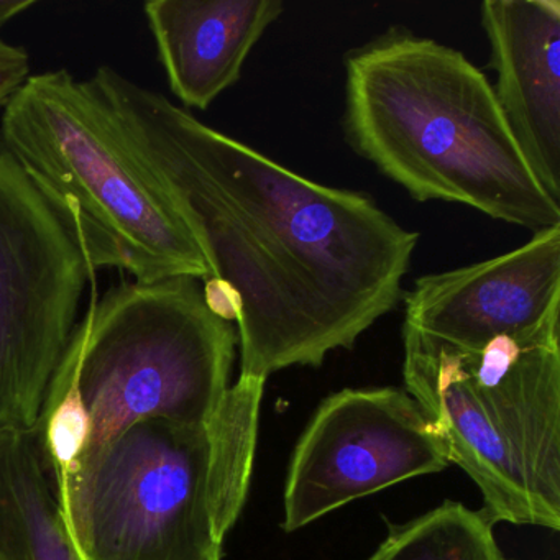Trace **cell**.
Returning <instances> with one entry per match:
<instances>
[{
	"label": "cell",
	"mask_w": 560,
	"mask_h": 560,
	"mask_svg": "<svg viewBox=\"0 0 560 560\" xmlns=\"http://www.w3.org/2000/svg\"><path fill=\"white\" fill-rule=\"evenodd\" d=\"M90 83L201 250L238 376L320 366L398 306L419 234L369 195L311 182L114 68Z\"/></svg>",
	"instance_id": "6da1fadb"
},
{
	"label": "cell",
	"mask_w": 560,
	"mask_h": 560,
	"mask_svg": "<svg viewBox=\"0 0 560 560\" xmlns=\"http://www.w3.org/2000/svg\"><path fill=\"white\" fill-rule=\"evenodd\" d=\"M347 142L419 202L468 206L536 232L560 202L534 176L493 84L462 51L392 28L346 57Z\"/></svg>",
	"instance_id": "7a4b0ae2"
},
{
	"label": "cell",
	"mask_w": 560,
	"mask_h": 560,
	"mask_svg": "<svg viewBox=\"0 0 560 560\" xmlns=\"http://www.w3.org/2000/svg\"><path fill=\"white\" fill-rule=\"evenodd\" d=\"M265 380L202 424L149 419L51 474L80 560H221L254 471Z\"/></svg>",
	"instance_id": "3957f363"
},
{
	"label": "cell",
	"mask_w": 560,
	"mask_h": 560,
	"mask_svg": "<svg viewBox=\"0 0 560 560\" xmlns=\"http://www.w3.org/2000/svg\"><path fill=\"white\" fill-rule=\"evenodd\" d=\"M234 323L201 280L124 281L91 300L51 378L34 431L48 474L149 419L202 424L231 389Z\"/></svg>",
	"instance_id": "277c9868"
},
{
	"label": "cell",
	"mask_w": 560,
	"mask_h": 560,
	"mask_svg": "<svg viewBox=\"0 0 560 560\" xmlns=\"http://www.w3.org/2000/svg\"><path fill=\"white\" fill-rule=\"evenodd\" d=\"M0 137L80 245L91 277L116 268L140 283L208 280L195 238L90 81L67 70L31 77L5 106Z\"/></svg>",
	"instance_id": "5b68a950"
},
{
	"label": "cell",
	"mask_w": 560,
	"mask_h": 560,
	"mask_svg": "<svg viewBox=\"0 0 560 560\" xmlns=\"http://www.w3.org/2000/svg\"><path fill=\"white\" fill-rule=\"evenodd\" d=\"M94 280L0 137V432L32 431Z\"/></svg>",
	"instance_id": "8992f818"
},
{
	"label": "cell",
	"mask_w": 560,
	"mask_h": 560,
	"mask_svg": "<svg viewBox=\"0 0 560 560\" xmlns=\"http://www.w3.org/2000/svg\"><path fill=\"white\" fill-rule=\"evenodd\" d=\"M451 464L418 402L396 388L327 396L298 441L284 487L283 529Z\"/></svg>",
	"instance_id": "52a82bcc"
},
{
	"label": "cell",
	"mask_w": 560,
	"mask_h": 560,
	"mask_svg": "<svg viewBox=\"0 0 560 560\" xmlns=\"http://www.w3.org/2000/svg\"><path fill=\"white\" fill-rule=\"evenodd\" d=\"M454 353L510 448L547 529H560V313L536 329Z\"/></svg>",
	"instance_id": "ba28073f"
},
{
	"label": "cell",
	"mask_w": 560,
	"mask_h": 560,
	"mask_svg": "<svg viewBox=\"0 0 560 560\" xmlns=\"http://www.w3.org/2000/svg\"><path fill=\"white\" fill-rule=\"evenodd\" d=\"M402 303V326L460 350L536 329L560 313V225L500 257L424 275Z\"/></svg>",
	"instance_id": "9c48e42d"
},
{
	"label": "cell",
	"mask_w": 560,
	"mask_h": 560,
	"mask_svg": "<svg viewBox=\"0 0 560 560\" xmlns=\"http://www.w3.org/2000/svg\"><path fill=\"white\" fill-rule=\"evenodd\" d=\"M480 18L498 106L537 182L560 202V2L487 0Z\"/></svg>",
	"instance_id": "30bf717a"
},
{
	"label": "cell",
	"mask_w": 560,
	"mask_h": 560,
	"mask_svg": "<svg viewBox=\"0 0 560 560\" xmlns=\"http://www.w3.org/2000/svg\"><path fill=\"white\" fill-rule=\"evenodd\" d=\"M402 346L408 395L441 438L448 462H455L483 494L488 521L546 527L510 448L485 416L452 350L406 326Z\"/></svg>",
	"instance_id": "8fae6325"
},
{
	"label": "cell",
	"mask_w": 560,
	"mask_h": 560,
	"mask_svg": "<svg viewBox=\"0 0 560 560\" xmlns=\"http://www.w3.org/2000/svg\"><path fill=\"white\" fill-rule=\"evenodd\" d=\"M143 11L170 90L188 109L206 110L241 80L248 55L283 14L284 4L281 0H153Z\"/></svg>",
	"instance_id": "7c38bea8"
},
{
	"label": "cell",
	"mask_w": 560,
	"mask_h": 560,
	"mask_svg": "<svg viewBox=\"0 0 560 560\" xmlns=\"http://www.w3.org/2000/svg\"><path fill=\"white\" fill-rule=\"evenodd\" d=\"M0 560H80L34 429L0 432Z\"/></svg>",
	"instance_id": "4fadbf2b"
},
{
	"label": "cell",
	"mask_w": 560,
	"mask_h": 560,
	"mask_svg": "<svg viewBox=\"0 0 560 560\" xmlns=\"http://www.w3.org/2000/svg\"><path fill=\"white\" fill-rule=\"evenodd\" d=\"M483 513L445 501L409 523L393 526L366 560H503Z\"/></svg>",
	"instance_id": "5bb4252c"
},
{
	"label": "cell",
	"mask_w": 560,
	"mask_h": 560,
	"mask_svg": "<svg viewBox=\"0 0 560 560\" xmlns=\"http://www.w3.org/2000/svg\"><path fill=\"white\" fill-rule=\"evenodd\" d=\"M31 77L28 51L0 38V109H5Z\"/></svg>",
	"instance_id": "9a60e30c"
},
{
	"label": "cell",
	"mask_w": 560,
	"mask_h": 560,
	"mask_svg": "<svg viewBox=\"0 0 560 560\" xmlns=\"http://www.w3.org/2000/svg\"><path fill=\"white\" fill-rule=\"evenodd\" d=\"M34 4L32 0H0V27Z\"/></svg>",
	"instance_id": "2e32d148"
},
{
	"label": "cell",
	"mask_w": 560,
	"mask_h": 560,
	"mask_svg": "<svg viewBox=\"0 0 560 560\" xmlns=\"http://www.w3.org/2000/svg\"><path fill=\"white\" fill-rule=\"evenodd\" d=\"M503 560H508V559H503Z\"/></svg>",
	"instance_id": "e0dca14e"
}]
</instances>
